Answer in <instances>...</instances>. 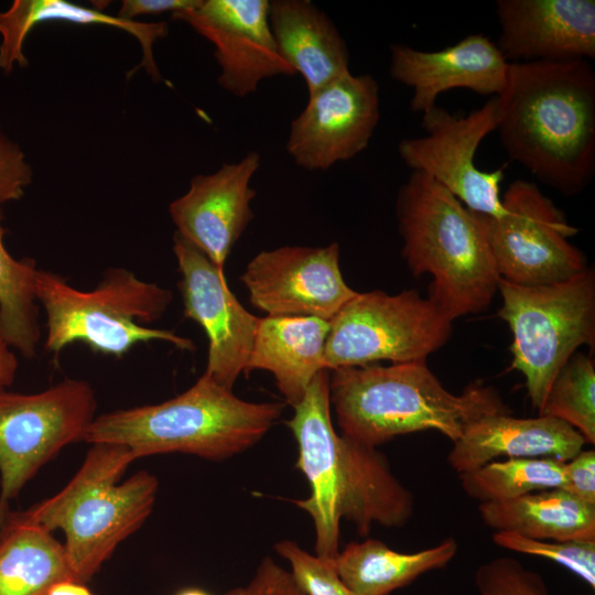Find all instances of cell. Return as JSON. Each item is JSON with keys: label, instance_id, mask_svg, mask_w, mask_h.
<instances>
[{"label": "cell", "instance_id": "34", "mask_svg": "<svg viewBox=\"0 0 595 595\" xmlns=\"http://www.w3.org/2000/svg\"><path fill=\"white\" fill-rule=\"evenodd\" d=\"M224 595H304V593L288 570L272 558L266 556L246 585L231 588Z\"/></svg>", "mask_w": 595, "mask_h": 595}, {"label": "cell", "instance_id": "37", "mask_svg": "<svg viewBox=\"0 0 595 595\" xmlns=\"http://www.w3.org/2000/svg\"><path fill=\"white\" fill-rule=\"evenodd\" d=\"M18 359L0 334V389L11 386L18 370Z\"/></svg>", "mask_w": 595, "mask_h": 595}, {"label": "cell", "instance_id": "3", "mask_svg": "<svg viewBox=\"0 0 595 595\" xmlns=\"http://www.w3.org/2000/svg\"><path fill=\"white\" fill-rule=\"evenodd\" d=\"M329 402L340 434L371 447L429 430L455 442L469 423L510 412L499 392L480 381L450 392L426 360L331 370Z\"/></svg>", "mask_w": 595, "mask_h": 595}, {"label": "cell", "instance_id": "36", "mask_svg": "<svg viewBox=\"0 0 595 595\" xmlns=\"http://www.w3.org/2000/svg\"><path fill=\"white\" fill-rule=\"evenodd\" d=\"M199 0H123L117 17L134 21L136 17L178 12L195 7Z\"/></svg>", "mask_w": 595, "mask_h": 595}, {"label": "cell", "instance_id": "27", "mask_svg": "<svg viewBox=\"0 0 595 595\" xmlns=\"http://www.w3.org/2000/svg\"><path fill=\"white\" fill-rule=\"evenodd\" d=\"M0 209V334L25 358L35 356L41 337L37 320L36 274L31 258L14 259L6 249Z\"/></svg>", "mask_w": 595, "mask_h": 595}, {"label": "cell", "instance_id": "22", "mask_svg": "<svg viewBox=\"0 0 595 595\" xmlns=\"http://www.w3.org/2000/svg\"><path fill=\"white\" fill-rule=\"evenodd\" d=\"M328 331L329 322L316 317L259 318L245 374L271 372L285 401L295 407L316 375L326 369Z\"/></svg>", "mask_w": 595, "mask_h": 595}, {"label": "cell", "instance_id": "39", "mask_svg": "<svg viewBox=\"0 0 595 595\" xmlns=\"http://www.w3.org/2000/svg\"><path fill=\"white\" fill-rule=\"evenodd\" d=\"M175 595H212V594H209L208 592L202 588L191 587V588H184L180 591L178 593H176Z\"/></svg>", "mask_w": 595, "mask_h": 595}, {"label": "cell", "instance_id": "11", "mask_svg": "<svg viewBox=\"0 0 595 595\" xmlns=\"http://www.w3.org/2000/svg\"><path fill=\"white\" fill-rule=\"evenodd\" d=\"M96 397L84 380L66 379L37 393L0 389V527L9 501L95 419Z\"/></svg>", "mask_w": 595, "mask_h": 595}, {"label": "cell", "instance_id": "9", "mask_svg": "<svg viewBox=\"0 0 595 595\" xmlns=\"http://www.w3.org/2000/svg\"><path fill=\"white\" fill-rule=\"evenodd\" d=\"M453 321L415 290L357 293L329 321L326 369L426 360L451 337Z\"/></svg>", "mask_w": 595, "mask_h": 595}, {"label": "cell", "instance_id": "28", "mask_svg": "<svg viewBox=\"0 0 595 595\" xmlns=\"http://www.w3.org/2000/svg\"><path fill=\"white\" fill-rule=\"evenodd\" d=\"M464 491L482 502H498L564 486V462L552 458L493 461L458 475Z\"/></svg>", "mask_w": 595, "mask_h": 595}, {"label": "cell", "instance_id": "14", "mask_svg": "<svg viewBox=\"0 0 595 595\" xmlns=\"http://www.w3.org/2000/svg\"><path fill=\"white\" fill-rule=\"evenodd\" d=\"M380 119L379 85L351 73L309 94L290 125L286 151L309 171H325L363 152Z\"/></svg>", "mask_w": 595, "mask_h": 595}, {"label": "cell", "instance_id": "6", "mask_svg": "<svg viewBox=\"0 0 595 595\" xmlns=\"http://www.w3.org/2000/svg\"><path fill=\"white\" fill-rule=\"evenodd\" d=\"M134 459L126 446L93 444L61 491L25 511H11L22 522L64 532L63 547L76 582L89 581L152 511L159 486L154 475L140 470L117 484Z\"/></svg>", "mask_w": 595, "mask_h": 595}, {"label": "cell", "instance_id": "10", "mask_svg": "<svg viewBox=\"0 0 595 595\" xmlns=\"http://www.w3.org/2000/svg\"><path fill=\"white\" fill-rule=\"evenodd\" d=\"M501 198L505 212L499 217L475 213L501 280L551 284L588 267L584 253L570 241L578 229L534 183L516 180Z\"/></svg>", "mask_w": 595, "mask_h": 595}, {"label": "cell", "instance_id": "33", "mask_svg": "<svg viewBox=\"0 0 595 595\" xmlns=\"http://www.w3.org/2000/svg\"><path fill=\"white\" fill-rule=\"evenodd\" d=\"M32 177V167L21 147L0 126V205L22 198Z\"/></svg>", "mask_w": 595, "mask_h": 595}, {"label": "cell", "instance_id": "31", "mask_svg": "<svg viewBox=\"0 0 595 595\" xmlns=\"http://www.w3.org/2000/svg\"><path fill=\"white\" fill-rule=\"evenodd\" d=\"M291 566L290 573L304 595H356L338 576L333 560L311 554L292 540L274 545Z\"/></svg>", "mask_w": 595, "mask_h": 595}, {"label": "cell", "instance_id": "19", "mask_svg": "<svg viewBox=\"0 0 595 595\" xmlns=\"http://www.w3.org/2000/svg\"><path fill=\"white\" fill-rule=\"evenodd\" d=\"M495 8L507 61L595 58L594 0H497Z\"/></svg>", "mask_w": 595, "mask_h": 595}, {"label": "cell", "instance_id": "16", "mask_svg": "<svg viewBox=\"0 0 595 595\" xmlns=\"http://www.w3.org/2000/svg\"><path fill=\"white\" fill-rule=\"evenodd\" d=\"M171 19L188 24L214 45L218 84L236 97L256 93L264 79L296 75L278 52L268 0H199Z\"/></svg>", "mask_w": 595, "mask_h": 595}, {"label": "cell", "instance_id": "25", "mask_svg": "<svg viewBox=\"0 0 595 595\" xmlns=\"http://www.w3.org/2000/svg\"><path fill=\"white\" fill-rule=\"evenodd\" d=\"M458 543L447 538L435 547L402 553L376 539L350 542L334 558L335 570L356 595H389L422 574L446 566Z\"/></svg>", "mask_w": 595, "mask_h": 595}, {"label": "cell", "instance_id": "21", "mask_svg": "<svg viewBox=\"0 0 595 595\" xmlns=\"http://www.w3.org/2000/svg\"><path fill=\"white\" fill-rule=\"evenodd\" d=\"M269 24L279 54L303 77L307 94L350 73L343 36L313 2L269 1Z\"/></svg>", "mask_w": 595, "mask_h": 595}, {"label": "cell", "instance_id": "38", "mask_svg": "<svg viewBox=\"0 0 595 595\" xmlns=\"http://www.w3.org/2000/svg\"><path fill=\"white\" fill-rule=\"evenodd\" d=\"M46 595H95L84 583L65 580L55 583Z\"/></svg>", "mask_w": 595, "mask_h": 595}, {"label": "cell", "instance_id": "13", "mask_svg": "<svg viewBox=\"0 0 595 595\" xmlns=\"http://www.w3.org/2000/svg\"><path fill=\"white\" fill-rule=\"evenodd\" d=\"M251 304L273 317L329 322L358 292L344 280L339 246H284L256 255L240 277Z\"/></svg>", "mask_w": 595, "mask_h": 595}, {"label": "cell", "instance_id": "26", "mask_svg": "<svg viewBox=\"0 0 595 595\" xmlns=\"http://www.w3.org/2000/svg\"><path fill=\"white\" fill-rule=\"evenodd\" d=\"M65 580L73 575L64 547L9 511L0 527V595H46Z\"/></svg>", "mask_w": 595, "mask_h": 595}, {"label": "cell", "instance_id": "17", "mask_svg": "<svg viewBox=\"0 0 595 595\" xmlns=\"http://www.w3.org/2000/svg\"><path fill=\"white\" fill-rule=\"evenodd\" d=\"M260 160V154L251 151L210 174L195 175L187 192L169 206L175 232L221 269L253 218L250 203L256 191L250 181Z\"/></svg>", "mask_w": 595, "mask_h": 595}, {"label": "cell", "instance_id": "35", "mask_svg": "<svg viewBox=\"0 0 595 595\" xmlns=\"http://www.w3.org/2000/svg\"><path fill=\"white\" fill-rule=\"evenodd\" d=\"M564 486L562 489L581 501L595 506V451L581 450L564 462Z\"/></svg>", "mask_w": 595, "mask_h": 595}, {"label": "cell", "instance_id": "18", "mask_svg": "<svg viewBox=\"0 0 595 595\" xmlns=\"http://www.w3.org/2000/svg\"><path fill=\"white\" fill-rule=\"evenodd\" d=\"M510 63L490 37L473 34L440 51L405 44L390 46V76L412 89L410 108L424 113L437 97L454 88L499 96L507 86Z\"/></svg>", "mask_w": 595, "mask_h": 595}, {"label": "cell", "instance_id": "29", "mask_svg": "<svg viewBox=\"0 0 595 595\" xmlns=\"http://www.w3.org/2000/svg\"><path fill=\"white\" fill-rule=\"evenodd\" d=\"M539 415L553 416L595 443V363L591 355L574 353L553 379Z\"/></svg>", "mask_w": 595, "mask_h": 595}, {"label": "cell", "instance_id": "30", "mask_svg": "<svg viewBox=\"0 0 595 595\" xmlns=\"http://www.w3.org/2000/svg\"><path fill=\"white\" fill-rule=\"evenodd\" d=\"M500 548L554 561L595 588V541H544L512 532H495Z\"/></svg>", "mask_w": 595, "mask_h": 595}, {"label": "cell", "instance_id": "7", "mask_svg": "<svg viewBox=\"0 0 595 595\" xmlns=\"http://www.w3.org/2000/svg\"><path fill=\"white\" fill-rule=\"evenodd\" d=\"M35 286L46 316L44 348L48 351L57 354L73 343H83L100 354L121 357L133 346L152 340L195 349L190 338L143 325L159 320L173 295L130 270L110 268L91 291H80L61 275L39 269Z\"/></svg>", "mask_w": 595, "mask_h": 595}, {"label": "cell", "instance_id": "23", "mask_svg": "<svg viewBox=\"0 0 595 595\" xmlns=\"http://www.w3.org/2000/svg\"><path fill=\"white\" fill-rule=\"evenodd\" d=\"M48 21L122 29L133 35L142 48V60L129 76L142 67L154 82L162 80L154 61L153 44L167 35L166 22L127 21L65 0H14L9 9L0 11V68L3 73H11L15 65H28L24 41L32 29Z\"/></svg>", "mask_w": 595, "mask_h": 595}, {"label": "cell", "instance_id": "1", "mask_svg": "<svg viewBox=\"0 0 595 595\" xmlns=\"http://www.w3.org/2000/svg\"><path fill=\"white\" fill-rule=\"evenodd\" d=\"M286 421L298 444L295 466L310 484V495L294 500L312 519L315 554L334 560L339 552L342 519L367 536L374 523L404 526L414 496L392 474L376 447L338 433L332 422L329 370H322Z\"/></svg>", "mask_w": 595, "mask_h": 595}, {"label": "cell", "instance_id": "5", "mask_svg": "<svg viewBox=\"0 0 595 595\" xmlns=\"http://www.w3.org/2000/svg\"><path fill=\"white\" fill-rule=\"evenodd\" d=\"M283 408L280 402L242 400L203 374L186 391L164 402L95 416L82 441L122 445L136 458L185 453L220 461L259 442Z\"/></svg>", "mask_w": 595, "mask_h": 595}, {"label": "cell", "instance_id": "32", "mask_svg": "<svg viewBox=\"0 0 595 595\" xmlns=\"http://www.w3.org/2000/svg\"><path fill=\"white\" fill-rule=\"evenodd\" d=\"M475 584L479 595H550L540 574L509 556L482 564L475 572Z\"/></svg>", "mask_w": 595, "mask_h": 595}, {"label": "cell", "instance_id": "15", "mask_svg": "<svg viewBox=\"0 0 595 595\" xmlns=\"http://www.w3.org/2000/svg\"><path fill=\"white\" fill-rule=\"evenodd\" d=\"M181 279L184 316L205 332L208 354L205 375L232 390L245 374L259 323L229 289L224 269L177 232L173 236Z\"/></svg>", "mask_w": 595, "mask_h": 595}, {"label": "cell", "instance_id": "20", "mask_svg": "<svg viewBox=\"0 0 595 595\" xmlns=\"http://www.w3.org/2000/svg\"><path fill=\"white\" fill-rule=\"evenodd\" d=\"M585 443L576 430L553 416L516 418L510 412L495 413L469 423L453 442L447 461L458 475L499 457L566 462Z\"/></svg>", "mask_w": 595, "mask_h": 595}, {"label": "cell", "instance_id": "8", "mask_svg": "<svg viewBox=\"0 0 595 595\" xmlns=\"http://www.w3.org/2000/svg\"><path fill=\"white\" fill-rule=\"evenodd\" d=\"M497 315L512 334L511 368L524 377L528 398L541 409L562 366L581 346H595V273L587 267L569 280L520 285L500 279Z\"/></svg>", "mask_w": 595, "mask_h": 595}, {"label": "cell", "instance_id": "4", "mask_svg": "<svg viewBox=\"0 0 595 595\" xmlns=\"http://www.w3.org/2000/svg\"><path fill=\"white\" fill-rule=\"evenodd\" d=\"M396 217L409 270L432 277L428 298L452 321L487 310L500 277L475 213L412 171L398 192Z\"/></svg>", "mask_w": 595, "mask_h": 595}, {"label": "cell", "instance_id": "24", "mask_svg": "<svg viewBox=\"0 0 595 595\" xmlns=\"http://www.w3.org/2000/svg\"><path fill=\"white\" fill-rule=\"evenodd\" d=\"M483 522L495 532H512L544 541H595V506L562 488L534 491L516 499L482 502Z\"/></svg>", "mask_w": 595, "mask_h": 595}, {"label": "cell", "instance_id": "12", "mask_svg": "<svg viewBox=\"0 0 595 595\" xmlns=\"http://www.w3.org/2000/svg\"><path fill=\"white\" fill-rule=\"evenodd\" d=\"M499 113L497 96L463 117L435 105L422 113L425 134L401 140L399 155L408 167L430 176L469 210L499 217L505 212L500 195L505 167L483 171L475 161L482 141L497 130Z\"/></svg>", "mask_w": 595, "mask_h": 595}, {"label": "cell", "instance_id": "2", "mask_svg": "<svg viewBox=\"0 0 595 595\" xmlns=\"http://www.w3.org/2000/svg\"><path fill=\"white\" fill-rule=\"evenodd\" d=\"M508 156L539 182L572 196L595 174V72L589 61L510 63L497 96Z\"/></svg>", "mask_w": 595, "mask_h": 595}]
</instances>
